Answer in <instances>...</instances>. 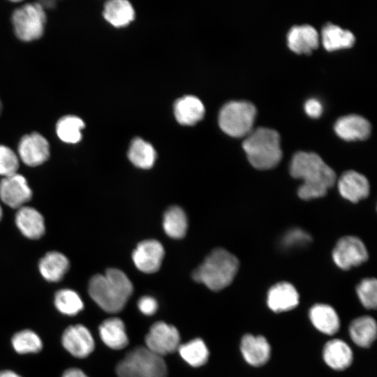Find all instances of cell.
<instances>
[{"label":"cell","mask_w":377,"mask_h":377,"mask_svg":"<svg viewBox=\"0 0 377 377\" xmlns=\"http://www.w3.org/2000/svg\"><path fill=\"white\" fill-rule=\"evenodd\" d=\"M288 47L297 53H309L317 47L319 36L316 29L309 25H295L287 34Z\"/></svg>","instance_id":"obj_18"},{"label":"cell","mask_w":377,"mask_h":377,"mask_svg":"<svg viewBox=\"0 0 377 377\" xmlns=\"http://www.w3.org/2000/svg\"><path fill=\"white\" fill-rule=\"evenodd\" d=\"M256 114V108L251 102L230 101L220 110L219 124L226 133L242 137L251 132Z\"/></svg>","instance_id":"obj_6"},{"label":"cell","mask_w":377,"mask_h":377,"mask_svg":"<svg viewBox=\"0 0 377 377\" xmlns=\"http://www.w3.org/2000/svg\"><path fill=\"white\" fill-rule=\"evenodd\" d=\"M54 305L61 313L75 316L84 308V304L80 295L71 289H61L54 296Z\"/></svg>","instance_id":"obj_32"},{"label":"cell","mask_w":377,"mask_h":377,"mask_svg":"<svg viewBox=\"0 0 377 377\" xmlns=\"http://www.w3.org/2000/svg\"><path fill=\"white\" fill-rule=\"evenodd\" d=\"M1 110H2V104H1V102L0 101V113L1 112Z\"/></svg>","instance_id":"obj_42"},{"label":"cell","mask_w":377,"mask_h":377,"mask_svg":"<svg viewBox=\"0 0 377 377\" xmlns=\"http://www.w3.org/2000/svg\"><path fill=\"white\" fill-rule=\"evenodd\" d=\"M306 112L312 117H318L320 115L323 110L321 103L316 98L308 99L304 104Z\"/></svg>","instance_id":"obj_38"},{"label":"cell","mask_w":377,"mask_h":377,"mask_svg":"<svg viewBox=\"0 0 377 377\" xmlns=\"http://www.w3.org/2000/svg\"><path fill=\"white\" fill-rule=\"evenodd\" d=\"M134 15L132 5L126 0H111L104 6L105 19L115 27L128 24L133 20Z\"/></svg>","instance_id":"obj_26"},{"label":"cell","mask_w":377,"mask_h":377,"mask_svg":"<svg viewBox=\"0 0 377 377\" xmlns=\"http://www.w3.org/2000/svg\"><path fill=\"white\" fill-rule=\"evenodd\" d=\"M177 350L182 359L194 367L204 365L209 358L207 346L202 339L198 338L179 345Z\"/></svg>","instance_id":"obj_29"},{"label":"cell","mask_w":377,"mask_h":377,"mask_svg":"<svg viewBox=\"0 0 377 377\" xmlns=\"http://www.w3.org/2000/svg\"><path fill=\"white\" fill-rule=\"evenodd\" d=\"M1 217H2V209L0 205V220L1 219Z\"/></svg>","instance_id":"obj_41"},{"label":"cell","mask_w":377,"mask_h":377,"mask_svg":"<svg viewBox=\"0 0 377 377\" xmlns=\"http://www.w3.org/2000/svg\"><path fill=\"white\" fill-rule=\"evenodd\" d=\"M163 226L165 233L172 238H182L186 232L187 219L180 207H170L164 214Z\"/></svg>","instance_id":"obj_30"},{"label":"cell","mask_w":377,"mask_h":377,"mask_svg":"<svg viewBox=\"0 0 377 377\" xmlns=\"http://www.w3.org/2000/svg\"><path fill=\"white\" fill-rule=\"evenodd\" d=\"M128 157L134 165L143 169H149L154 163L156 152L151 144L136 138L130 145Z\"/></svg>","instance_id":"obj_28"},{"label":"cell","mask_w":377,"mask_h":377,"mask_svg":"<svg viewBox=\"0 0 377 377\" xmlns=\"http://www.w3.org/2000/svg\"><path fill=\"white\" fill-rule=\"evenodd\" d=\"M99 334L103 342L114 350L122 349L128 343L124 323L119 318L105 320L99 326Z\"/></svg>","instance_id":"obj_20"},{"label":"cell","mask_w":377,"mask_h":377,"mask_svg":"<svg viewBox=\"0 0 377 377\" xmlns=\"http://www.w3.org/2000/svg\"><path fill=\"white\" fill-rule=\"evenodd\" d=\"M12 22L17 38L23 41L40 38L44 32L46 15L40 3H27L16 9Z\"/></svg>","instance_id":"obj_7"},{"label":"cell","mask_w":377,"mask_h":377,"mask_svg":"<svg viewBox=\"0 0 377 377\" xmlns=\"http://www.w3.org/2000/svg\"><path fill=\"white\" fill-rule=\"evenodd\" d=\"M242 147L250 163L258 170L273 168L282 157L279 134L272 128L258 127L250 132Z\"/></svg>","instance_id":"obj_4"},{"label":"cell","mask_w":377,"mask_h":377,"mask_svg":"<svg viewBox=\"0 0 377 377\" xmlns=\"http://www.w3.org/2000/svg\"><path fill=\"white\" fill-rule=\"evenodd\" d=\"M116 373L119 377H166L167 367L162 357L138 347L118 363Z\"/></svg>","instance_id":"obj_5"},{"label":"cell","mask_w":377,"mask_h":377,"mask_svg":"<svg viewBox=\"0 0 377 377\" xmlns=\"http://www.w3.org/2000/svg\"><path fill=\"white\" fill-rule=\"evenodd\" d=\"M360 302L367 309H376L377 304V282L376 279H364L357 287Z\"/></svg>","instance_id":"obj_34"},{"label":"cell","mask_w":377,"mask_h":377,"mask_svg":"<svg viewBox=\"0 0 377 377\" xmlns=\"http://www.w3.org/2000/svg\"><path fill=\"white\" fill-rule=\"evenodd\" d=\"M164 256L162 244L155 239H148L139 243L132 254L136 267L145 273L157 272Z\"/></svg>","instance_id":"obj_12"},{"label":"cell","mask_w":377,"mask_h":377,"mask_svg":"<svg viewBox=\"0 0 377 377\" xmlns=\"http://www.w3.org/2000/svg\"><path fill=\"white\" fill-rule=\"evenodd\" d=\"M239 268L237 258L223 249H216L193 272V279L214 291L221 290L233 281Z\"/></svg>","instance_id":"obj_3"},{"label":"cell","mask_w":377,"mask_h":377,"mask_svg":"<svg viewBox=\"0 0 377 377\" xmlns=\"http://www.w3.org/2000/svg\"><path fill=\"white\" fill-rule=\"evenodd\" d=\"M322 42L326 50H334L350 47L355 42V36L349 30L327 23L322 29Z\"/></svg>","instance_id":"obj_27"},{"label":"cell","mask_w":377,"mask_h":377,"mask_svg":"<svg viewBox=\"0 0 377 377\" xmlns=\"http://www.w3.org/2000/svg\"><path fill=\"white\" fill-rule=\"evenodd\" d=\"M21 160L29 166H37L45 162L50 156L47 140L38 133L24 135L18 146Z\"/></svg>","instance_id":"obj_13"},{"label":"cell","mask_w":377,"mask_h":377,"mask_svg":"<svg viewBox=\"0 0 377 377\" xmlns=\"http://www.w3.org/2000/svg\"><path fill=\"white\" fill-rule=\"evenodd\" d=\"M69 268V262L62 253L57 251L47 253L39 262L41 275L49 281H60Z\"/></svg>","instance_id":"obj_24"},{"label":"cell","mask_w":377,"mask_h":377,"mask_svg":"<svg viewBox=\"0 0 377 377\" xmlns=\"http://www.w3.org/2000/svg\"><path fill=\"white\" fill-rule=\"evenodd\" d=\"M334 130L346 140H364L370 134L371 125L363 117L350 114L339 118L335 122Z\"/></svg>","instance_id":"obj_15"},{"label":"cell","mask_w":377,"mask_h":377,"mask_svg":"<svg viewBox=\"0 0 377 377\" xmlns=\"http://www.w3.org/2000/svg\"><path fill=\"white\" fill-rule=\"evenodd\" d=\"M335 264L342 269L358 266L368 259V253L364 243L355 236H345L337 243L332 251Z\"/></svg>","instance_id":"obj_9"},{"label":"cell","mask_w":377,"mask_h":377,"mask_svg":"<svg viewBox=\"0 0 377 377\" xmlns=\"http://www.w3.org/2000/svg\"><path fill=\"white\" fill-rule=\"evenodd\" d=\"M32 195L26 179L21 175L13 174L4 177L0 182V198L12 208L23 207Z\"/></svg>","instance_id":"obj_11"},{"label":"cell","mask_w":377,"mask_h":377,"mask_svg":"<svg viewBox=\"0 0 377 377\" xmlns=\"http://www.w3.org/2000/svg\"><path fill=\"white\" fill-rule=\"evenodd\" d=\"M174 114L179 124L193 125L203 117L205 107L197 97L186 96L175 102Z\"/></svg>","instance_id":"obj_22"},{"label":"cell","mask_w":377,"mask_h":377,"mask_svg":"<svg viewBox=\"0 0 377 377\" xmlns=\"http://www.w3.org/2000/svg\"><path fill=\"white\" fill-rule=\"evenodd\" d=\"M138 307L143 314L151 316L156 313L158 309V303L151 296H143L138 300Z\"/></svg>","instance_id":"obj_37"},{"label":"cell","mask_w":377,"mask_h":377,"mask_svg":"<svg viewBox=\"0 0 377 377\" xmlns=\"http://www.w3.org/2000/svg\"><path fill=\"white\" fill-rule=\"evenodd\" d=\"M0 377H21L17 374L10 370L0 371Z\"/></svg>","instance_id":"obj_40"},{"label":"cell","mask_w":377,"mask_h":377,"mask_svg":"<svg viewBox=\"0 0 377 377\" xmlns=\"http://www.w3.org/2000/svg\"><path fill=\"white\" fill-rule=\"evenodd\" d=\"M61 343L68 353L78 358L87 357L95 347L94 340L89 330L80 324L67 327L62 334Z\"/></svg>","instance_id":"obj_10"},{"label":"cell","mask_w":377,"mask_h":377,"mask_svg":"<svg viewBox=\"0 0 377 377\" xmlns=\"http://www.w3.org/2000/svg\"><path fill=\"white\" fill-rule=\"evenodd\" d=\"M290 172L293 177L303 181L297 191L303 200L325 195L336 180L334 170L314 152L295 153L291 160Z\"/></svg>","instance_id":"obj_1"},{"label":"cell","mask_w":377,"mask_h":377,"mask_svg":"<svg viewBox=\"0 0 377 377\" xmlns=\"http://www.w3.org/2000/svg\"><path fill=\"white\" fill-rule=\"evenodd\" d=\"M62 377H88L82 370L77 368H71L64 371Z\"/></svg>","instance_id":"obj_39"},{"label":"cell","mask_w":377,"mask_h":377,"mask_svg":"<svg viewBox=\"0 0 377 377\" xmlns=\"http://www.w3.org/2000/svg\"><path fill=\"white\" fill-rule=\"evenodd\" d=\"M240 348L244 360L254 367L265 364L270 357V346L267 339L262 336L244 335L241 341Z\"/></svg>","instance_id":"obj_17"},{"label":"cell","mask_w":377,"mask_h":377,"mask_svg":"<svg viewBox=\"0 0 377 377\" xmlns=\"http://www.w3.org/2000/svg\"><path fill=\"white\" fill-rule=\"evenodd\" d=\"M15 222L21 232L29 239H38L44 234L43 217L33 207H20L16 214Z\"/></svg>","instance_id":"obj_19"},{"label":"cell","mask_w":377,"mask_h":377,"mask_svg":"<svg viewBox=\"0 0 377 377\" xmlns=\"http://www.w3.org/2000/svg\"><path fill=\"white\" fill-rule=\"evenodd\" d=\"M311 240L310 235L300 228L288 231L283 239V244L286 247L302 246Z\"/></svg>","instance_id":"obj_36"},{"label":"cell","mask_w":377,"mask_h":377,"mask_svg":"<svg viewBox=\"0 0 377 377\" xmlns=\"http://www.w3.org/2000/svg\"><path fill=\"white\" fill-rule=\"evenodd\" d=\"M267 302L274 312L289 311L298 305L299 294L291 283L280 282L269 290Z\"/></svg>","instance_id":"obj_16"},{"label":"cell","mask_w":377,"mask_h":377,"mask_svg":"<svg viewBox=\"0 0 377 377\" xmlns=\"http://www.w3.org/2000/svg\"><path fill=\"white\" fill-rule=\"evenodd\" d=\"M376 323L371 316H362L350 324L349 332L353 341L360 347H369L376 337Z\"/></svg>","instance_id":"obj_25"},{"label":"cell","mask_w":377,"mask_h":377,"mask_svg":"<svg viewBox=\"0 0 377 377\" xmlns=\"http://www.w3.org/2000/svg\"><path fill=\"white\" fill-rule=\"evenodd\" d=\"M19 161L15 153L9 147L0 145V175L4 177L17 173Z\"/></svg>","instance_id":"obj_35"},{"label":"cell","mask_w":377,"mask_h":377,"mask_svg":"<svg viewBox=\"0 0 377 377\" xmlns=\"http://www.w3.org/2000/svg\"><path fill=\"white\" fill-rule=\"evenodd\" d=\"M84 127V123L80 118L73 115H67L58 121L56 132L63 142L75 144L80 141L81 131Z\"/></svg>","instance_id":"obj_31"},{"label":"cell","mask_w":377,"mask_h":377,"mask_svg":"<svg viewBox=\"0 0 377 377\" xmlns=\"http://www.w3.org/2000/svg\"><path fill=\"white\" fill-rule=\"evenodd\" d=\"M325 363L335 370H344L352 363L353 353L348 345L341 339L328 341L323 349Z\"/></svg>","instance_id":"obj_21"},{"label":"cell","mask_w":377,"mask_h":377,"mask_svg":"<svg viewBox=\"0 0 377 377\" xmlns=\"http://www.w3.org/2000/svg\"><path fill=\"white\" fill-rule=\"evenodd\" d=\"M15 350L20 354L36 353L41 350L40 338L30 330H24L15 334L11 340Z\"/></svg>","instance_id":"obj_33"},{"label":"cell","mask_w":377,"mask_h":377,"mask_svg":"<svg viewBox=\"0 0 377 377\" xmlns=\"http://www.w3.org/2000/svg\"><path fill=\"white\" fill-rule=\"evenodd\" d=\"M179 341L177 329L161 321L154 323L145 337L146 348L161 357L177 350Z\"/></svg>","instance_id":"obj_8"},{"label":"cell","mask_w":377,"mask_h":377,"mask_svg":"<svg viewBox=\"0 0 377 377\" xmlns=\"http://www.w3.org/2000/svg\"><path fill=\"white\" fill-rule=\"evenodd\" d=\"M338 188L343 198L354 203L366 198L369 193L367 179L354 170H348L341 175L338 181Z\"/></svg>","instance_id":"obj_14"},{"label":"cell","mask_w":377,"mask_h":377,"mask_svg":"<svg viewBox=\"0 0 377 377\" xmlns=\"http://www.w3.org/2000/svg\"><path fill=\"white\" fill-rule=\"evenodd\" d=\"M130 279L121 270L110 268L104 274L94 276L89 283L91 299L105 311H121L133 293Z\"/></svg>","instance_id":"obj_2"},{"label":"cell","mask_w":377,"mask_h":377,"mask_svg":"<svg viewBox=\"0 0 377 377\" xmlns=\"http://www.w3.org/2000/svg\"><path fill=\"white\" fill-rule=\"evenodd\" d=\"M309 317L314 327L324 334L332 335L339 330V316L330 305L315 304L310 309Z\"/></svg>","instance_id":"obj_23"}]
</instances>
